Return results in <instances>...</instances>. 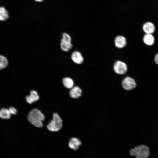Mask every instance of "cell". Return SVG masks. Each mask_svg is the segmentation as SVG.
Masks as SVG:
<instances>
[{"mask_svg":"<svg viewBox=\"0 0 158 158\" xmlns=\"http://www.w3.org/2000/svg\"><path fill=\"white\" fill-rule=\"evenodd\" d=\"M142 29L146 34H152L155 30L154 25L152 23L150 22L145 23L143 26Z\"/></svg>","mask_w":158,"mask_h":158,"instance_id":"7c38bea8","label":"cell"},{"mask_svg":"<svg viewBox=\"0 0 158 158\" xmlns=\"http://www.w3.org/2000/svg\"><path fill=\"white\" fill-rule=\"evenodd\" d=\"M11 114L8 109L3 108L0 110V117L4 119H8L11 117Z\"/></svg>","mask_w":158,"mask_h":158,"instance_id":"2e32d148","label":"cell"},{"mask_svg":"<svg viewBox=\"0 0 158 158\" xmlns=\"http://www.w3.org/2000/svg\"><path fill=\"white\" fill-rule=\"evenodd\" d=\"M81 144V142L80 140L78 138L74 137L70 139L68 145L70 148L74 150H77Z\"/></svg>","mask_w":158,"mask_h":158,"instance_id":"8fae6325","label":"cell"},{"mask_svg":"<svg viewBox=\"0 0 158 158\" xmlns=\"http://www.w3.org/2000/svg\"><path fill=\"white\" fill-rule=\"evenodd\" d=\"M130 155L136 158H148L150 154L149 147L144 145H141L131 149L130 151Z\"/></svg>","mask_w":158,"mask_h":158,"instance_id":"7a4b0ae2","label":"cell"},{"mask_svg":"<svg viewBox=\"0 0 158 158\" xmlns=\"http://www.w3.org/2000/svg\"><path fill=\"white\" fill-rule=\"evenodd\" d=\"M113 69L114 72L119 75H123L127 71L128 67L126 64L124 62L117 61L114 63Z\"/></svg>","mask_w":158,"mask_h":158,"instance_id":"8992f818","label":"cell"},{"mask_svg":"<svg viewBox=\"0 0 158 158\" xmlns=\"http://www.w3.org/2000/svg\"><path fill=\"white\" fill-rule=\"evenodd\" d=\"M154 61L155 63L158 65V53L155 55L154 58Z\"/></svg>","mask_w":158,"mask_h":158,"instance_id":"d6986e66","label":"cell"},{"mask_svg":"<svg viewBox=\"0 0 158 158\" xmlns=\"http://www.w3.org/2000/svg\"><path fill=\"white\" fill-rule=\"evenodd\" d=\"M122 85L123 88L128 91L132 90L135 88L137 84L135 80L129 76L126 77L123 80Z\"/></svg>","mask_w":158,"mask_h":158,"instance_id":"5b68a950","label":"cell"},{"mask_svg":"<svg viewBox=\"0 0 158 158\" xmlns=\"http://www.w3.org/2000/svg\"><path fill=\"white\" fill-rule=\"evenodd\" d=\"M114 44L117 48H122L124 47L126 45L127 40L124 36L118 35L115 37L114 40Z\"/></svg>","mask_w":158,"mask_h":158,"instance_id":"52a82bcc","label":"cell"},{"mask_svg":"<svg viewBox=\"0 0 158 158\" xmlns=\"http://www.w3.org/2000/svg\"><path fill=\"white\" fill-rule=\"evenodd\" d=\"M40 97L37 92L34 90L31 91L30 95L26 97V101L29 104H32L38 101Z\"/></svg>","mask_w":158,"mask_h":158,"instance_id":"9c48e42d","label":"cell"},{"mask_svg":"<svg viewBox=\"0 0 158 158\" xmlns=\"http://www.w3.org/2000/svg\"><path fill=\"white\" fill-rule=\"evenodd\" d=\"M8 109L11 114H16L17 113V110L13 107H10Z\"/></svg>","mask_w":158,"mask_h":158,"instance_id":"ac0fdd59","label":"cell"},{"mask_svg":"<svg viewBox=\"0 0 158 158\" xmlns=\"http://www.w3.org/2000/svg\"><path fill=\"white\" fill-rule=\"evenodd\" d=\"M63 121L60 116L56 113L53 114V119L47 125V129L50 131L55 132L59 130L61 128Z\"/></svg>","mask_w":158,"mask_h":158,"instance_id":"3957f363","label":"cell"},{"mask_svg":"<svg viewBox=\"0 0 158 158\" xmlns=\"http://www.w3.org/2000/svg\"><path fill=\"white\" fill-rule=\"evenodd\" d=\"M71 58L72 61L77 64H81L84 61V58L80 52L74 51L71 54Z\"/></svg>","mask_w":158,"mask_h":158,"instance_id":"ba28073f","label":"cell"},{"mask_svg":"<svg viewBox=\"0 0 158 158\" xmlns=\"http://www.w3.org/2000/svg\"><path fill=\"white\" fill-rule=\"evenodd\" d=\"M8 64V61L4 56L0 55V69L5 68Z\"/></svg>","mask_w":158,"mask_h":158,"instance_id":"e0dca14e","label":"cell"},{"mask_svg":"<svg viewBox=\"0 0 158 158\" xmlns=\"http://www.w3.org/2000/svg\"><path fill=\"white\" fill-rule=\"evenodd\" d=\"M62 82L64 86L67 88L71 89L73 87L74 82L70 78L66 77L63 78Z\"/></svg>","mask_w":158,"mask_h":158,"instance_id":"5bb4252c","label":"cell"},{"mask_svg":"<svg viewBox=\"0 0 158 158\" xmlns=\"http://www.w3.org/2000/svg\"><path fill=\"white\" fill-rule=\"evenodd\" d=\"M61 49L64 51H68L73 47L71 36L66 33H63L60 43Z\"/></svg>","mask_w":158,"mask_h":158,"instance_id":"277c9868","label":"cell"},{"mask_svg":"<svg viewBox=\"0 0 158 158\" xmlns=\"http://www.w3.org/2000/svg\"><path fill=\"white\" fill-rule=\"evenodd\" d=\"M82 93L81 89L79 87H73L71 89L69 94L71 97L73 98H77L80 97Z\"/></svg>","mask_w":158,"mask_h":158,"instance_id":"30bf717a","label":"cell"},{"mask_svg":"<svg viewBox=\"0 0 158 158\" xmlns=\"http://www.w3.org/2000/svg\"><path fill=\"white\" fill-rule=\"evenodd\" d=\"M35 1L38 2H42L44 0H34Z\"/></svg>","mask_w":158,"mask_h":158,"instance_id":"ffe728a7","label":"cell"},{"mask_svg":"<svg viewBox=\"0 0 158 158\" xmlns=\"http://www.w3.org/2000/svg\"><path fill=\"white\" fill-rule=\"evenodd\" d=\"M9 17L8 11L3 7H0V20L5 21Z\"/></svg>","mask_w":158,"mask_h":158,"instance_id":"9a60e30c","label":"cell"},{"mask_svg":"<svg viewBox=\"0 0 158 158\" xmlns=\"http://www.w3.org/2000/svg\"><path fill=\"white\" fill-rule=\"evenodd\" d=\"M28 119L32 125L37 127L41 128L43 126L42 122L45 119V116L40 110L34 109L28 113Z\"/></svg>","mask_w":158,"mask_h":158,"instance_id":"6da1fadb","label":"cell"},{"mask_svg":"<svg viewBox=\"0 0 158 158\" xmlns=\"http://www.w3.org/2000/svg\"><path fill=\"white\" fill-rule=\"evenodd\" d=\"M144 42L145 44L148 46L153 45L155 39L152 34H146L143 39Z\"/></svg>","mask_w":158,"mask_h":158,"instance_id":"4fadbf2b","label":"cell"}]
</instances>
